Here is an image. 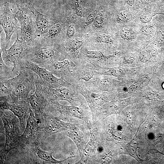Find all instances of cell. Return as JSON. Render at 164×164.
<instances>
[{
	"instance_id": "6da1fadb",
	"label": "cell",
	"mask_w": 164,
	"mask_h": 164,
	"mask_svg": "<svg viewBox=\"0 0 164 164\" xmlns=\"http://www.w3.org/2000/svg\"><path fill=\"white\" fill-rule=\"evenodd\" d=\"M0 117L4 125L5 134V142L0 151L1 163L6 159L9 152L17 148L19 138L22 134L19 118L11 111L0 109Z\"/></svg>"
},
{
	"instance_id": "7a4b0ae2",
	"label": "cell",
	"mask_w": 164,
	"mask_h": 164,
	"mask_svg": "<svg viewBox=\"0 0 164 164\" xmlns=\"http://www.w3.org/2000/svg\"><path fill=\"white\" fill-rule=\"evenodd\" d=\"M29 116L25 129L20 136L17 150L27 149L37 145L46 138L43 130L42 121L37 119L30 106Z\"/></svg>"
},
{
	"instance_id": "3957f363",
	"label": "cell",
	"mask_w": 164,
	"mask_h": 164,
	"mask_svg": "<svg viewBox=\"0 0 164 164\" xmlns=\"http://www.w3.org/2000/svg\"><path fill=\"white\" fill-rule=\"evenodd\" d=\"M15 15L19 22L20 32L19 36L29 46L34 44L36 39L32 16L27 5L17 8Z\"/></svg>"
},
{
	"instance_id": "277c9868",
	"label": "cell",
	"mask_w": 164,
	"mask_h": 164,
	"mask_svg": "<svg viewBox=\"0 0 164 164\" xmlns=\"http://www.w3.org/2000/svg\"><path fill=\"white\" fill-rule=\"evenodd\" d=\"M0 22L5 35V49L8 46L12 34L20 29L19 21L9 7L7 1L2 2L0 4Z\"/></svg>"
},
{
	"instance_id": "5b68a950",
	"label": "cell",
	"mask_w": 164,
	"mask_h": 164,
	"mask_svg": "<svg viewBox=\"0 0 164 164\" xmlns=\"http://www.w3.org/2000/svg\"><path fill=\"white\" fill-rule=\"evenodd\" d=\"M19 37V33L18 31L16 39L12 46L8 50L5 49L1 50L3 60L6 62H12L14 64L12 71L18 62L25 57L30 46Z\"/></svg>"
},
{
	"instance_id": "8992f818",
	"label": "cell",
	"mask_w": 164,
	"mask_h": 164,
	"mask_svg": "<svg viewBox=\"0 0 164 164\" xmlns=\"http://www.w3.org/2000/svg\"><path fill=\"white\" fill-rule=\"evenodd\" d=\"M61 120L59 117L53 116L49 111H45L43 112V130L46 138L54 134L69 129L73 125Z\"/></svg>"
},
{
	"instance_id": "52a82bcc",
	"label": "cell",
	"mask_w": 164,
	"mask_h": 164,
	"mask_svg": "<svg viewBox=\"0 0 164 164\" xmlns=\"http://www.w3.org/2000/svg\"><path fill=\"white\" fill-rule=\"evenodd\" d=\"M26 5L32 16L36 38L46 32L56 22L53 19L38 11L31 2H29Z\"/></svg>"
},
{
	"instance_id": "ba28073f",
	"label": "cell",
	"mask_w": 164,
	"mask_h": 164,
	"mask_svg": "<svg viewBox=\"0 0 164 164\" xmlns=\"http://www.w3.org/2000/svg\"><path fill=\"white\" fill-rule=\"evenodd\" d=\"M47 110L50 112L56 111L60 113V118L61 119L68 120L71 117H76L84 121L89 127L87 118L84 114L82 108L80 107L66 106L60 104L58 102L49 103Z\"/></svg>"
},
{
	"instance_id": "9c48e42d",
	"label": "cell",
	"mask_w": 164,
	"mask_h": 164,
	"mask_svg": "<svg viewBox=\"0 0 164 164\" xmlns=\"http://www.w3.org/2000/svg\"><path fill=\"white\" fill-rule=\"evenodd\" d=\"M32 89L30 81L25 80L17 85L10 94L1 96L0 101L19 104L26 103L28 102V96Z\"/></svg>"
},
{
	"instance_id": "30bf717a",
	"label": "cell",
	"mask_w": 164,
	"mask_h": 164,
	"mask_svg": "<svg viewBox=\"0 0 164 164\" xmlns=\"http://www.w3.org/2000/svg\"><path fill=\"white\" fill-rule=\"evenodd\" d=\"M40 145H37L27 149L29 154L32 157L33 162L41 164H60L70 158L75 157L72 154L67 159L59 160L54 159L52 152L43 150L40 147Z\"/></svg>"
},
{
	"instance_id": "8fae6325",
	"label": "cell",
	"mask_w": 164,
	"mask_h": 164,
	"mask_svg": "<svg viewBox=\"0 0 164 164\" xmlns=\"http://www.w3.org/2000/svg\"><path fill=\"white\" fill-rule=\"evenodd\" d=\"M30 107L28 102L23 104H19L0 101L1 109L10 111L19 118L22 133L25 128L26 118L27 114L29 112Z\"/></svg>"
},
{
	"instance_id": "7c38bea8",
	"label": "cell",
	"mask_w": 164,
	"mask_h": 164,
	"mask_svg": "<svg viewBox=\"0 0 164 164\" xmlns=\"http://www.w3.org/2000/svg\"><path fill=\"white\" fill-rule=\"evenodd\" d=\"M36 86L34 93L28 98V102L33 110L35 116L38 117L43 114L49 103L43 96L40 85L36 83Z\"/></svg>"
},
{
	"instance_id": "4fadbf2b",
	"label": "cell",
	"mask_w": 164,
	"mask_h": 164,
	"mask_svg": "<svg viewBox=\"0 0 164 164\" xmlns=\"http://www.w3.org/2000/svg\"><path fill=\"white\" fill-rule=\"evenodd\" d=\"M63 29L61 23H56L46 32L36 38L34 44L50 46L62 33Z\"/></svg>"
},
{
	"instance_id": "5bb4252c",
	"label": "cell",
	"mask_w": 164,
	"mask_h": 164,
	"mask_svg": "<svg viewBox=\"0 0 164 164\" xmlns=\"http://www.w3.org/2000/svg\"><path fill=\"white\" fill-rule=\"evenodd\" d=\"M130 104L129 98L113 101L103 106L102 117L105 118L112 114H119L125 107Z\"/></svg>"
},
{
	"instance_id": "9a60e30c",
	"label": "cell",
	"mask_w": 164,
	"mask_h": 164,
	"mask_svg": "<svg viewBox=\"0 0 164 164\" xmlns=\"http://www.w3.org/2000/svg\"><path fill=\"white\" fill-rule=\"evenodd\" d=\"M25 64L26 68L35 72L41 78L47 83L55 84L59 81V79L55 77L51 72L35 63L27 61H26Z\"/></svg>"
},
{
	"instance_id": "2e32d148",
	"label": "cell",
	"mask_w": 164,
	"mask_h": 164,
	"mask_svg": "<svg viewBox=\"0 0 164 164\" xmlns=\"http://www.w3.org/2000/svg\"><path fill=\"white\" fill-rule=\"evenodd\" d=\"M63 134L66 135L74 142L76 145L81 157L84 150V147L86 144L84 135L80 129L73 124L69 129L64 131Z\"/></svg>"
},
{
	"instance_id": "e0dca14e",
	"label": "cell",
	"mask_w": 164,
	"mask_h": 164,
	"mask_svg": "<svg viewBox=\"0 0 164 164\" xmlns=\"http://www.w3.org/2000/svg\"><path fill=\"white\" fill-rule=\"evenodd\" d=\"M136 70L135 68L129 69L116 67L111 68L105 72L97 73L101 75H109L118 77H124L131 72H134Z\"/></svg>"
},
{
	"instance_id": "ac0fdd59",
	"label": "cell",
	"mask_w": 164,
	"mask_h": 164,
	"mask_svg": "<svg viewBox=\"0 0 164 164\" xmlns=\"http://www.w3.org/2000/svg\"><path fill=\"white\" fill-rule=\"evenodd\" d=\"M136 134L131 141L125 145L126 153L132 156L139 162H141L142 160L140 158L137 153V150L139 148V143L138 140L137 134Z\"/></svg>"
},
{
	"instance_id": "d6986e66",
	"label": "cell",
	"mask_w": 164,
	"mask_h": 164,
	"mask_svg": "<svg viewBox=\"0 0 164 164\" xmlns=\"http://www.w3.org/2000/svg\"><path fill=\"white\" fill-rule=\"evenodd\" d=\"M91 135L90 140L84 149L81 158L77 163L86 164L93 150L94 144V135L91 132Z\"/></svg>"
},
{
	"instance_id": "ffe728a7",
	"label": "cell",
	"mask_w": 164,
	"mask_h": 164,
	"mask_svg": "<svg viewBox=\"0 0 164 164\" xmlns=\"http://www.w3.org/2000/svg\"><path fill=\"white\" fill-rule=\"evenodd\" d=\"M83 40L80 38H75L67 43L66 49L71 52L77 51L83 44Z\"/></svg>"
},
{
	"instance_id": "44dd1931",
	"label": "cell",
	"mask_w": 164,
	"mask_h": 164,
	"mask_svg": "<svg viewBox=\"0 0 164 164\" xmlns=\"http://www.w3.org/2000/svg\"><path fill=\"white\" fill-rule=\"evenodd\" d=\"M89 98L92 105L94 106L101 105L104 101V99L102 96L93 92L89 93Z\"/></svg>"
},
{
	"instance_id": "7402d4cb",
	"label": "cell",
	"mask_w": 164,
	"mask_h": 164,
	"mask_svg": "<svg viewBox=\"0 0 164 164\" xmlns=\"http://www.w3.org/2000/svg\"><path fill=\"white\" fill-rule=\"evenodd\" d=\"M85 54L87 57L94 59H105L111 56H106L101 52L97 51L87 50L85 52Z\"/></svg>"
},
{
	"instance_id": "603a6c76",
	"label": "cell",
	"mask_w": 164,
	"mask_h": 164,
	"mask_svg": "<svg viewBox=\"0 0 164 164\" xmlns=\"http://www.w3.org/2000/svg\"><path fill=\"white\" fill-rule=\"evenodd\" d=\"M120 35L122 38L125 40H131L135 38L133 33L131 29L126 27L121 29Z\"/></svg>"
},
{
	"instance_id": "cb8c5ba5",
	"label": "cell",
	"mask_w": 164,
	"mask_h": 164,
	"mask_svg": "<svg viewBox=\"0 0 164 164\" xmlns=\"http://www.w3.org/2000/svg\"><path fill=\"white\" fill-rule=\"evenodd\" d=\"M95 40L98 43L111 44L113 40L111 36L107 34H101L98 36Z\"/></svg>"
},
{
	"instance_id": "d4e9b609",
	"label": "cell",
	"mask_w": 164,
	"mask_h": 164,
	"mask_svg": "<svg viewBox=\"0 0 164 164\" xmlns=\"http://www.w3.org/2000/svg\"><path fill=\"white\" fill-rule=\"evenodd\" d=\"M144 95L148 99L153 101L158 100L160 97V95L158 93L153 91H145Z\"/></svg>"
},
{
	"instance_id": "484cf974",
	"label": "cell",
	"mask_w": 164,
	"mask_h": 164,
	"mask_svg": "<svg viewBox=\"0 0 164 164\" xmlns=\"http://www.w3.org/2000/svg\"><path fill=\"white\" fill-rule=\"evenodd\" d=\"M70 62L67 60H65L61 61H56L53 64L54 68L57 70L64 69L70 65Z\"/></svg>"
},
{
	"instance_id": "4316f807",
	"label": "cell",
	"mask_w": 164,
	"mask_h": 164,
	"mask_svg": "<svg viewBox=\"0 0 164 164\" xmlns=\"http://www.w3.org/2000/svg\"><path fill=\"white\" fill-rule=\"evenodd\" d=\"M116 17L118 22H124L128 20V15L125 11H121L117 13Z\"/></svg>"
},
{
	"instance_id": "83f0119b",
	"label": "cell",
	"mask_w": 164,
	"mask_h": 164,
	"mask_svg": "<svg viewBox=\"0 0 164 164\" xmlns=\"http://www.w3.org/2000/svg\"><path fill=\"white\" fill-rule=\"evenodd\" d=\"M155 15L149 13H144L141 15L140 19L142 23H146L150 22Z\"/></svg>"
},
{
	"instance_id": "f1b7e54d",
	"label": "cell",
	"mask_w": 164,
	"mask_h": 164,
	"mask_svg": "<svg viewBox=\"0 0 164 164\" xmlns=\"http://www.w3.org/2000/svg\"><path fill=\"white\" fill-rule=\"evenodd\" d=\"M75 33V29L73 25H69L67 27L66 36L67 38L69 39L73 36Z\"/></svg>"
},
{
	"instance_id": "f546056e",
	"label": "cell",
	"mask_w": 164,
	"mask_h": 164,
	"mask_svg": "<svg viewBox=\"0 0 164 164\" xmlns=\"http://www.w3.org/2000/svg\"><path fill=\"white\" fill-rule=\"evenodd\" d=\"M104 22V19L103 17L100 15H98L95 17L94 21V24L95 26L97 28L102 27Z\"/></svg>"
},
{
	"instance_id": "4dcf8cb0",
	"label": "cell",
	"mask_w": 164,
	"mask_h": 164,
	"mask_svg": "<svg viewBox=\"0 0 164 164\" xmlns=\"http://www.w3.org/2000/svg\"><path fill=\"white\" fill-rule=\"evenodd\" d=\"M153 27L150 25L143 26L140 29L141 32L144 35H149L153 32Z\"/></svg>"
},
{
	"instance_id": "1f68e13d",
	"label": "cell",
	"mask_w": 164,
	"mask_h": 164,
	"mask_svg": "<svg viewBox=\"0 0 164 164\" xmlns=\"http://www.w3.org/2000/svg\"><path fill=\"white\" fill-rule=\"evenodd\" d=\"M141 83L140 81H137L135 82L131 85L127 89L128 93H131L135 91L140 86Z\"/></svg>"
},
{
	"instance_id": "d6a6232c",
	"label": "cell",
	"mask_w": 164,
	"mask_h": 164,
	"mask_svg": "<svg viewBox=\"0 0 164 164\" xmlns=\"http://www.w3.org/2000/svg\"><path fill=\"white\" fill-rule=\"evenodd\" d=\"M113 138L115 140L121 141L123 139V136L122 133L120 131L114 129L112 134Z\"/></svg>"
},
{
	"instance_id": "836d02e7",
	"label": "cell",
	"mask_w": 164,
	"mask_h": 164,
	"mask_svg": "<svg viewBox=\"0 0 164 164\" xmlns=\"http://www.w3.org/2000/svg\"><path fill=\"white\" fill-rule=\"evenodd\" d=\"M94 73L92 71H88L86 72L81 77V79L85 81H88L93 77Z\"/></svg>"
},
{
	"instance_id": "e575fe53",
	"label": "cell",
	"mask_w": 164,
	"mask_h": 164,
	"mask_svg": "<svg viewBox=\"0 0 164 164\" xmlns=\"http://www.w3.org/2000/svg\"><path fill=\"white\" fill-rule=\"evenodd\" d=\"M135 59L133 55H128L125 56L122 62L125 64H130L132 63Z\"/></svg>"
},
{
	"instance_id": "d590c367",
	"label": "cell",
	"mask_w": 164,
	"mask_h": 164,
	"mask_svg": "<svg viewBox=\"0 0 164 164\" xmlns=\"http://www.w3.org/2000/svg\"><path fill=\"white\" fill-rule=\"evenodd\" d=\"M149 56L146 51H143L140 53L139 58L140 60L142 62H145L148 61L149 59Z\"/></svg>"
},
{
	"instance_id": "8d00e7d4",
	"label": "cell",
	"mask_w": 164,
	"mask_h": 164,
	"mask_svg": "<svg viewBox=\"0 0 164 164\" xmlns=\"http://www.w3.org/2000/svg\"><path fill=\"white\" fill-rule=\"evenodd\" d=\"M95 18V14L91 13L89 15L86 17L85 20V24L86 26H89L94 20Z\"/></svg>"
},
{
	"instance_id": "74e56055",
	"label": "cell",
	"mask_w": 164,
	"mask_h": 164,
	"mask_svg": "<svg viewBox=\"0 0 164 164\" xmlns=\"http://www.w3.org/2000/svg\"><path fill=\"white\" fill-rule=\"evenodd\" d=\"M75 14L78 16H82L83 10L81 6L77 2H75Z\"/></svg>"
},
{
	"instance_id": "f35d334b",
	"label": "cell",
	"mask_w": 164,
	"mask_h": 164,
	"mask_svg": "<svg viewBox=\"0 0 164 164\" xmlns=\"http://www.w3.org/2000/svg\"><path fill=\"white\" fill-rule=\"evenodd\" d=\"M15 1L17 8L23 7L26 5L25 0H15Z\"/></svg>"
},
{
	"instance_id": "ab89813d",
	"label": "cell",
	"mask_w": 164,
	"mask_h": 164,
	"mask_svg": "<svg viewBox=\"0 0 164 164\" xmlns=\"http://www.w3.org/2000/svg\"><path fill=\"white\" fill-rule=\"evenodd\" d=\"M126 1L128 4L132 5L134 4L135 0H126Z\"/></svg>"
},
{
	"instance_id": "60d3db41",
	"label": "cell",
	"mask_w": 164,
	"mask_h": 164,
	"mask_svg": "<svg viewBox=\"0 0 164 164\" xmlns=\"http://www.w3.org/2000/svg\"><path fill=\"white\" fill-rule=\"evenodd\" d=\"M162 88L164 89V82L162 84Z\"/></svg>"
}]
</instances>
